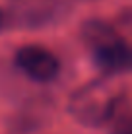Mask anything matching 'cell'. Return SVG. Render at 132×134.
<instances>
[{
	"mask_svg": "<svg viewBox=\"0 0 132 134\" xmlns=\"http://www.w3.org/2000/svg\"><path fill=\"white\" fill-rule=\"evenodd\" d=\"M18 8L14 20L24 27H43L58 18L60 2L56 0H16Z\"/></svg>",
	"mask_w": 132,
	"mask_h": 134,
	"instance_id": "cell-4",
	"label": "cell"
},
{
	"mask_svg": "<svg viewBox=\"0 0 132 134\" xmlns=\"http://www.w3.org/2000/svg\"><path fill=\"white\" fill-rule=\"evenodd\" d=\"M16 66L25 74L29 80L39 84H49L56 80L60 72V60L53 51L41 45H24L16 51Z\"/></svg>",
	"mask_w": 132,
	"mask_h": 134,
	"instance_id": "cell-3",
	"label": "cell"
},
{
	"mask_svg": "<svg viewBox=\"0 0 132 134\" xmlns=\"http://www.w3.org/2000/svg\"><path fill=\"white\" fill-rule=\"evenodd\" d=\"M4 24H6V16H4V14L0 12V31H2V27H4Z\"/></svg>",
	"mask_w": 132,
	"mask_h": 134,
	"instance_id": "cell-6",
	"label": "cell"
},
{
	"mask_svg": "<svg viewBox=\"0 0 132 134\" xmlns=\"http://www.w3.org/2000/svg\"><path fill=\"white\" fill-rule=\"evenodd\" d=\"M120 93L105 80H95L82 86L68 99V113L84 126H103L115 117Z\"/></svg>",
	"mask_w": 132,
	"mask_h": 134,
	"instance_id": "cell-2",
	"label": "cell"
},
{
	"mask_svg": "<svg viewBox=\"0 0 132 134\" xmlns=\"http://www.w3.org/2000/svg\"><path fill=\"white\" fill-rule=\"evenodd\" d=\"M120 134H132V122H128V124H126V126L120 130Z\"/></svg>",
	"mask_w": 132,
	"mask_h": 134,
	"instance_id": "cell-5",
	"label": "cell"
},
{
	"mask_svg": "<svg viewBox=\"0 0 132 134\" xmlns=\"http://www.w3.org/2000/svg\"><path fill=\"white\" fill-rule=\"evenodd\" d=\"M82 41L89 51L93 64L107 76L132 72V45L111 24L88 20L80 29Z\"/></svg>",
	"mask_w": 132,
	"mask_h": 134,
	"instance_id": "cell-1",
	"label": "cell"
}]
</instances>
